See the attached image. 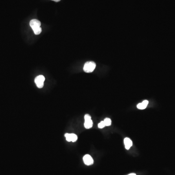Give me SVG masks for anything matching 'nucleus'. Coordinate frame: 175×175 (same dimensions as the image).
I'll use <instances>...</instances> for the list:
<instances>
[{
    "label": "nucleus",
    "instance_id": "obj_8",
    "mask_svg": "<svg viewBox=\"0 0 175 175\" xmlns=\"http://www.w3.org/2000/svg\"><path fill=\"white\" fill-rule=\"evenodd\" d=\"M93 121L91 119L88 120H85L84 127L86 129H91V127H93Z\"/></svg>",
    "mask_w": 175,
    "mask_h": 175
},
{
    "label": "nucleus",
    "instance_id": "obj_2",
    "mask_svg": "<svg viewBox=\"0 0 175 175\" xmlns=\"http://www.w3.org/2000/svg\"><path fill=\"white\" fill-rule=\"evenodd\" d=\"M96 67V64L93 61L87 62L84 64L83 70L85 72L87 73L93 72Z\"/></svg>",
    "mask_w": 175,
    "mask_h": 175
},
{
    "label": "nucleus",
    "instance_id": "obj_6",
    "mask_svg": "<svg viewBox=\"0 0 175 175\" xmlns=\"http://www.w3.org/2000/svg\"><path fill=\"white\" fill-rule=\"evenodd\" d=\"M124 144H125L126 148L127 150L129 149L133 145L132 141L129 138H126L124 139Z\"/></svg>",
    "mask_w": 175,
    "mask_h": 175
},
{
    "label": "nucleus",
    "instance_id": "obj_13",
    "mask_svg": "<svg viewBox=\"0 0 175 175\" xmlns=\"http://www.w3.org/2000/svg\"><path fill=\"white\" fill-rule=\"evenodd\" d=\"M136 175V174L135 173H131V174H129V175Z\"/></svg>",
    "mask_w": 175,
    "mask_h": 175
},
{
    "label": "nucleus",
    "instance_id": "obj_3",
    "mask_svg": "<svg viewBox=\"0 0 175 175\" xmlns=\"http://www.w3.org/2000/svg\"><path fill=\"white\" fill-rule=\"evenodd\" d=\"M44 81V76H42V75H40V76H36L35 80V82L36 86H37V87L40 88V89H41L43 87Z\"/></svg>",
    "mask_w": 175,
    "mask_h": 175
},
{
    "label": "nucleus",
    "instance_id": "obj_4",
    "mask_svg": "<svg viewBox=\"0 0 175 175\" xmlns=\"http://www.w3.org/2000/svg\"><path fill=\"white\" fill-rule=\"evenodd\" d=\"M65 137L66 138V140L68 142H75L78 140V136L76 134L72 133H66L65 134Z\"/></svg>",
    "mask_w": 175,
    "mask_h": 175
},
{
    "label": "nucleus",
    "instance_id": "obj_11",
    "mask_svg": "<svg viewBox=\"0 0 175 175\" xmlns=\"http://www.w3.org/2000/svg\"><path fill=\"white\" fill-rule=\"evenodd\" d=\"M84 119L85 120H88L91 119V116L89 115V114H86V115H85Z\"/></svg>",
    "mask_w": 175,
    "mask_h": 175
},
{
    "label": "nucleus",
    "instance_id": "obj_1",
    "mask_svg": "<svg viewBox=\"0 0 175 175\" xmlns=\"http://www.w3.org/2000/svg\"><path fill=\"white\" fill-rule=\"evenodd\" d=\"M30 25L35 35H39L40 34L42 31L41 28L40 27L41 25V23L38 20L36 19L32 20L30 22Z\"/></svg>",
    "mask_w": 175,
    "mask_h": 175
},
{
    "label": "nucleus",
    "instance_id": "obj_7",
    "mask_svg": "<svg viewBox=\"0 0 175 175\" xmlns=\"http://www.w3.org/2000/svg\"><path fill=\"white\" fill-rule=\"evenodd\" d=\"M148 104V101L147 100H144L142 103H139L137 105V107L138 109H144L147 107V105Z\"/></svg>",
    "mask_w": 175,
    "mask_h": 175
},
{
    "label": "nucleus",
    "instance_id": "obj_9",
    "mask_svg": "<svg viewBox=\"0 0 175 175\" xmlns=\"http://www.w3.org/2000/svg\"><path fill=\"white\" fill-rule=\"evenodd\" d=\"M104 123L105 124V126H111V119L108 118H107L104 120Z\"/></svg>",
    "mask_w": 175,
    "mask_h": 175
},
{
    "label": "nucleus",
    "instance_id": "obj_10",
    "mask_svg": "<svg viewBox=\"0 0 175 175\" xmlns=\"http://www.w3.org/2000/svg\"><path fill=\"white\" fill-rule=\"evenodd\" d=\"M105 127V124L104 123V121H101V122L98 124V127H99V129H103Z\"/></svg>",
    "mask_w": 175,
    "mask_h": 175
},
{
    "label": "nucleus",
    "instance_id": "obj_12",
    "mask_svg": "<svg viewBox=\"0 0 175 175\" xmlns=\"http://www.w3.org/2000/svg\"><path fill=\"white\" fill-rule=\"evenodd\" d=\"M52 1H55V2H60V0H52Z\"/></svg>",
    "mask_w": 175,
    "mask_h": 175
},
{
    "label": "nucleus",
    "instance_id": "obj_5",
    "mask_svg": "<svg viewBox=\"0 0 175 175\" xmlns=\"http://www.w3.org/2000/svg\"><path fill=\"white\" fill-rule=\"evenodd\" d=\"M83 159V162H84V164L87 165H92L94 162L93 158L91 157L89 155H85Z\"/></svg>",
    "mask_w": 175,
    "mask_h": 175
}]
</instances>
